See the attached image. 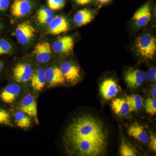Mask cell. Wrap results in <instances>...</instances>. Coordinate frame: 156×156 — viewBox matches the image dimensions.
<instances>
[{"mask_svg":"<svg viewBox=\"0 0 156 156\" xmlns=\"http://www.w3.org/2000/svg\"><path fill=\"white\" fill-rule=\"evenodd\" d=\"M52 48L48 42H41L37 44L33 51L37 61L39 63H44L48 62L51 58Z\"/></svg>","mask_w":156,"mask_h":156,"instance_id":"obj_13","label":"cell"},{"mask_svg":"<svg viewBox=\"0 0 156 156\" xmlns=\"http://www.w3.org/2000/svg\"><path fill=\"white\" fill-rule=\"evenodd\" d=\"M20 92L21 88L18 84L11 83L7 85L0 91V102L5 105L14 103Z\"/></svg>","mask_w":156,"mask_h":156,"instance_id":"obj_4","label":"cell"},{"mask_svg":"<svg viewBox=\"0 0 156 156\" xmlns=\"http://www.w3.org/2000/svg\"><path fill=\"white\" fill-rule=\"evenodd\" d=\"M35 33V29L30 23L23 22L17 26L15 30V36L20 44H25L32 40Z\"/></svg>","mask_w":156,"mask_h":156,"instance_id":"obj_7","label":"cell"},{"mask_svg":"<svg viewBox=\"0 0 156 156\" xmlns=\"http://www.w3.org/2000/svg\"><path fill=\"white\" fill-rule=\"evenodd\" d=\"M52 16H45V17H37L38 21L42 24H49L53 19Z\"/></svg>","mask_w":156,"mask_h":156,"instance_id":"obj_30","label":"cell"},{"mask_svg":"<svg viewBox=\"0 0 156 156\" xmlns=\"http://www.w3.org/2000/svg\"><path fill=\"white\" fill-rule=\"evenodd\" d=\"M151 93L152 97L156 98V84L153 86L151 91Z\"/></svg>","mask_w":156,"mask_h":156,"instance_id":"obj_33","label":"cell"},{"mask_svg":"<svg viewBox=\"0 0 156 156\" xmlns=\"http://www.w3.org/2000/svg\"><path fill=\"white\" fill-rule=\"evenodd\" d=\"M94 17V14L92 11L85 9L80 10L76 13L74 17V20L78 27H82L91 22Z\"/></svg>","mask_w":156,"mask_h":156,"instance_id":"obj_18","label":"cell"},{"mask_svg":"<svg viewBox=\"0 0 156 156\" xmlns=\"http://www.w3.org/2000/svg\"><path fill=\"white\" fill-rule=\"evenodd\" d=\"M74 44L73 37L66 36L62 37L54 42L51 46V48L56 53H68L72 51Z\"/></svg>","mask_w":156,"mask_h":156,"instance_id":"obj_14","label":"cell"},{"mask_svg":"<svg viewBox=\"0 0 156 156\" xmlns=\"http://www.w3.org/2000/svg\"><path fill=\"white\" fill-rule=\"evenodd\" d=\"M9 0H0V11H5L9 8Z\"/></svg>","mask_w":156,"mask_h":156,"instance_id":"obj_31","label":"cell"},{"mask_svg":"<svg viewBox=\"0 0 156 156\" xmlns=\"http://www.w3.org/2000/svg\"><path fill=\"white\" fill-rule=\"evenodd\" d=\"M14 118L17 127L22 128H27L30 127L31 124L30 117L21 110L16 112Z\"/></svg>","mask_w":156,"mask_h":156,"instance_id":"obj_21","label":"cell"},{"mask_svg":"<svg viewBox=\"0 0 156 156\" xmlns=\"http://www.w3.org/2000/svg\"><path fill=\"white\" fill-rule=\"evenodd\" d=\"M31 86L35 91H41L46 85L45 69L44 68L38 69L34 72L31 79Z\"/></svg>","mask_w":156,"mask_h":156,"instance_id":"obj_17","label":"cell"},{"mask_svg":"<svg viewBox=\"0 0 156 156\" xmlns=\"http://www.w3.org/2000/svg\"><path fill=\"white\" fill-rule=\"evenodd\" d=\"M111 0H98V2L101 4H106V3L109 2Z\"/></svg>","mask_w":156,"mask_h":156,"instance_id":"obj_35","label":"cell"},{"mask_svg":"<svg viewBox=\"0 0 156 156\" xmlns=\"http://www.w3.org/2000/svg\"><path fill=\"white\" fill-rule=\"evenodd\" d=\"M33 73L31 66L27 63H18L12 69L13 78L18 83H25L30 80Z\"/></svg>","mask_w":156,"mask_h":156,"instance_id":"obj_5","label":"cell"},{"mask_svg":"<svg viewBox=\"0 0 156 156\" xmlns=\"http://www.w3.org/2000/svg\"><path fill=\"white\" fill-rule=\"evenodd\" d=\"M135 47L143 58L153 59L156 52V39L150 34H145L136 39Z\"/></svg>","mask_w":156,"mask_h":156,"instance_id":"obj_2","label":"cell"},{"mask_svg":"<svg viewBox=\"0 0 156 156\" xmlns=\"http://www.w3.org/2000/svg\"><path fill=\"white\" fill-rule=\"evenodd\" d=\"M151 18L150 5L149 3L144 4L134 13L133 19L135 24L139 27L147 25Z\"/></svg>","mask_w":156,"mask_h":156,"instance_id":"obj_12","label":"cell"},{"mask_svg":"<svg viewBox=\"0 0 156 156\" xmlns=\"http://www.w3.org/2000/svg\"><path fill=\"white\" fill-rule=\"evenodd\" d=\"M12 46L9 42L4 39L0 40V56L11 53Z\"/></svg>","mask_w":156,"mask_h":156,"instance_id":"obj_26","label":"cell"},{"mask_svg":"<svg viewBox=\"0 0 156 156\" xmlns=\"http://www.w3.org/2000/svg\"><path fill=\"white\" fill-rule=\"evenodd\" d=\"M20 109L30 117L37 120V103L34 97L30 93H27L23 98L20 105Z\"/></svg>","mask_w":156,"mask_h":156,"instance_id":"obj_8","label":"cell"},{"mask_svg":"<svg viewBox=\"0 0 156 156\" xmlns=\"http://www.w3.org/2000/svg\"><path fill=\"white\" fill-rule=\"evenodd\" d=\"M108 138L103 122L93 115L86 114L73 119L65 131L63 141L70 155L99 156L106 152Z\"/></svg>","mask_w":156,"mask_h":156,"instance_id":"obj_1","label":"cell"},{"mask_svg":"<svg viewBox=\"0 0 156 156\" xmlns=\"http://www.w3.org/2000/svg\"><path fill=\"white\" fill-rule=\"evenodd\" d=\"M76 3L80 5H85L91 2L92 0H75Z\"/></svg>","mask_w":156,"mask_h":156,"instance_id":"obj_32","label":"cell"},{"mask_svg":"<svg viewBox=\"0 0 156 156\" xmlns=\"http://www.w3.org/2000/svg\"><path fill=\"white\" fill-rule=\"evenodd\" d=\"M31 5L28 0H14L11 6V12L15 17H24L29 13Z\"/></svg>","mask_w":156,"mask_h":156,"instance_id":"obj_16","label":"cell"},{"mask_svg":"<svg viewBox=\"0 0 156 156\" xmlns=\"http://www.w3.org/2000/svg\"><path fill=\"white\" fill-rule=\"evenodd\" d=\"M150 148L154 152H156V136L154 134H152L150 136Z\"/></svg>","mask_w":156,"mask_h":156,"instance_id":"obj_29","label":"cell"},{"mask_svg":"<svg viewBox=\"0 0 156 156\" xmlns=\"http://www.w3.org/2000/svg\"><path fill=\"white\" fill-rule=\"evenodd\" d=\"M60 69L66 82L74 85L80 81V69L77 65L70 62H65L61 64Z\"/></svg>","mask_w":156,"mask_h":156,"instance_id":"obj_3","label":"cell"},{"mask_svg":"<svg viewBox=\"0 0 156 156\" xmlns=\"http://www.w3.org/2000/svg\"><path fill=\"white\" fill-rule=\"evenodd\" d=\"M146 79L149 81H155L156 80V68H151L145 73Z\"/></svg>","mask_w":156,"mask_h":156,"instance_id":"obj_28","label":"cell"},{"mask_svg":"<svg viewBox=\"0 0 156 156\" xmlns=\"http://www.w3.org/2000/svg\"><path fill=\"white\" fill-rule=\"evenodd\" d=\"M119 153L122 156H136V151L131 144L123 140L120 145Z\"/></svg>","mask_w":156,"mask_h":156,"instance_id":"obj_23","label":"cell"},{"mask_svg":"<svg viewBox=\"0 0 156 156\" xmlns=\"http://www.w3.org/2000/svg\"><path fill=\"white\" fill-rule=\"evenodd\" d=\"M124 79L130 89H136L145 81V73L140 70L130 69L124 73Z\"/></svg>","mask_w":156,"mask_h":156,"instance_id":"obj_6","label":"cell"},{"mask_svg":"<svg viewBox=\"0 0 156 156\" xmlns=\"http://www.w3.org/2000/svg\"><path fill=\"white\" fill-rule=\"evenodd\" d=\"M53 11L50 9H48L46 7H42L38 11L37 13V17H45V16H52L53 15Z\"/></svg>","mask_w":156,"mask_h":156,"instance_id":"obj_27","label":"cell"},{"mask_svg":"<svg viewBox=\"0 0 156 156\" xmlns=\"http://www.w3.org/2000/svg\"><path fill=\"white\" fill-rule=\"evenodd\" d=\"M48 5L52 11H58L64 7L65 0H48Z\"/></svg>","mask_w":156,"mask_h":156,"instance_id":"obj_25","label":"cell"},{"mask_svg":"<svg viewBox=\"0 0 156 156\" xmlns=\"http://www.w3.org/2000/svg\"><path fill=\"white\" fill-rule=\"evenodd\" d=\"M126 100L129 106V112H136L142 108L143 106V101L142 97L139 95L135 94L128 95L126 97Z\"/></svg>","mask_w":156,"mask_h":156,"instance_id":"obj_20","label":"cell"},{"mask_svg":"<svg viewBox=\"0 0 156 156\" xmlns=\"http://www.w3.org/2000/svg\"><path fill=\"white\" fill-rule=\"evenodd\" d=\"M146 112L151 116L156 115V98H148L144 104Z\"/></svg>","mask_w":156,"mask_h":156,"instance_id":"obj_24","label":"cell"},{"mask_svg":"<svg viewBox=\"0 0 156 156\" xmlns=\"http://www.w3.org/2000/svg\"><path fill=\"white\" fill-rule=\"evenodd\" d=\"M46 80L49 87L64 85L66 80L60 68L50 67L45 70Z\"/></svg>","mask_w":156,"mask_h":156,"instance_id":"obj_9","label":"cell"},{"mask_svg":"<svg viewBox=\"0 0 156 156\" xmlns=\"http://www.w3.org/2000/svg\"><path fill=\"white\" fill-rule=\"evenodd\" d=\"M127 133L129 136L143 144H147L150 140V136L143 126L138 123H134L128 128Z\"/></svg>","mask_w":156,"mask_h":156,"instance_id":"obj_15","label":"cell"},{"mask_svg":"<svg viewBox=\"0 0 156 156\" xmlns=\"http://www.w3.org/2000/svg\"><path fill=\"white\" fill-rule=\"evenodd\" d=\"M0 126L14 127L10 112L0 105Z\"/></svg>","mask_w":156,"mask_h":156,"instance_id":"obj_22","label":"cell"},{"mask_svg":"<svg viewBox=\"0 0 156 156\" xmlns=\"http://www.w3.org/2000/svg\"><path fill=\"white\" fill-rule=\"evenodd\" d=\"M1 27H2V26H1V23H0V30H1Z\"/></svg>","mask_w":156,"mask_h":156,"instance_id":"obj_36","label":"cell"},{"mask_svg":"<svg viewBox=\"0 0 156 156\" xmlns=\"http://www.w3.org/2000/svg\"><path fill=\"white\" fill-rule=\"evenodd\" d=\"M4 68V64L3 62L0 61V74L3 71Z\"/></svg>","mask_w":156,"mask_h":156,"instance_id":"obj_34","label":"cell"},{"mask_svg":"<svg viewBox=\"0 0 156 156\" xmlns=\"http://www.w3.org/2000/svg\"><path fill=\"white\" fill-rule=\"evenodd\" d=\"M111 107L114 112L120 116H125L130 112L128 103L124 98H115L112 101Z\"/></svg>","mask_w":156,"mask_h":156,"instance_id":"obj_19","label":"cell"},{"mask_svg":"<svg viewBox=\"0 0 156 156\" xmlns=\"http://www.w3.org/2000/svg\"><path fill=\"white\" fill-rule=\"evenodd\" d=\"M99 90L101 96L105 100L115 97L119 91L118 84L112 79L105 80L100 85Z\"/></svg>","mask_w":156,"mask_h":156,"instance_id":"obj_10","label":"cell"},{"mask_svg":"<svg viewBox=\"0 0 156 156\" xmlns=\"http://www.w3.org/2000/svg\"><path fill=\"white\" fill-rule=\"evenodd\" d=\"M69 30V25L66 18L62 16L53 17L49 24V32L53 35H58L66 32Z\"/></svg>","mask_w":156,"mask_h":156,"instance_id":"obj_11","label":"cell"}]
</instances>
